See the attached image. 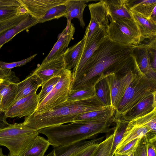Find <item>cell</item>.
I'll return each instance as SVG.
<instances>
[{
  "label": "cell",
  "mask_w": 156,
  "mask_h": 156,
  "mask_svg": "<svg viewBox=\"0 0 156 156\" xmlns=\"http://www.w3.org/2000/svg\"><path fill=\"white\" fill-rule=\"evenodd\" d=\"M135 45L121 44L107 37L73 80L70 92L94 86L102 74L114 73L120 77L134 70Z\"/></svg>",
  "instance_id": "1"
},
{
  "label": "cell",
  "mask_w": 156,
  "mask_h": 156,
  "mask_svg": "<svg viewBox=\"0 0 156 156\" xmlns=\"http://www.w3.org/2000/svg\"><path fill=\"white\" fill-rule=\"evenodd\" d=\"M96 96L83 100L68 101L41 113L34 112L25 117L24 125L38 130L44 128L73 122L78 115L83 113L105 109Z\"/></svg>",
  "instance_id": "2"
},
{
  "label": "cell",
  "mask_w": 156,
  "mask_h": 156,
  "mask_svg": "<svg viewBox=\"0 0 156 156\" xmlns=\"http://www.w3.org/2000/svg\"><path fill=\"white\" fill-rule=\"evenodd\" d=\"M113 119L93 121H76L66 125L44 128L37 130L47 137L54 148L76 142L93 139L99 134H108L114 131L115 126Z\"/></svg>",
  "instance_id": "3"
},
{
  "label": "cell",
  "mask_w": 156,
  "mask_h": 156,
  "mask_svg": "<svg viewBox=\"0 0 156 156\" xmlns=\"http://www.w3.org/2000/svg\"><path fill=\"white\" fill-rule=\"evenodd\" d=\"M134 69L136 77L127 89L123 97L115 112V122L146 97L156 91V81L149 78L140 71L136 62Z\"/></svg>",
  "instance_id": "4"
},
{
  "label": "cell",
  "mask_w": 156,
  "mask_h": 156,
  "mask_svg": "<svg viewBox=\"0 0 156 156\" xmlns=\"http://www.w3.org/2000/svg\"><path fill=\"white\" fill-rule=\"evenodd\" d=\"M39 133L23 123L10 124L0 129V145L7 147L10 156H19Z\"/></svg>",
  "instance_id": "5"
},
{
  "label": "cell",
  "mask_w": 156,
  "mask_h": 156,
  "mask_svg": "<svg viewBox=\"0 0 156 156\" xmlns=\"http://www.w3.org/2000/svg\"><path fill=\"white\" fill-rule=\"evenodd\" d=\"M106 29L108 37L113 41L125 45H136L141 42L140 35L133 19H109Z\"/></svg>",
  "instance_id": "6"
},
{
  "label": "cell",
  "mask_w": 156,
  "mask_h": 156,
  "mask_svg": "<svg viewBox=\"0 0 156 156\" xmlns=\"http://www.w3.org/2000/svg\"><path fill=\"white\" fill-rule=\"evenodd\" d=\"M72 71L64 69L52 90L39 103L36 113H41L51 109L67 101L73 81Z\"/></svg>",
  "instance_id": "7"
},
{
  "label": "cell",
  "mask_w": 156,
  "mask_h": 156,
  "mask_svg": "<svg viewBox=\"0 0 156 156\" xmlns=\"http://www.w3.org/2000/svg\"><path fill=\"white\" fill-rule=\"evenodd\" d=\"M106 74L110 91L111 107L115 112L126 90L136 77V73L134 69L120 77H118L114 73Z\"/></svg>",
  "instance_id": "8"
},
{
  "label": "cell",
  "mask_w": 156,
  "mask_h": 156,
  "mask_svg": "<svg viewBox=\"0 0 156 156\" xmlns=\"http://www.w3.org/2000/svg\"><path fill=\"white\" fill-rule=\"evenodd\" d=\"M106 29L99 28L88 38L84 35L85 39L82 53L77 66L72 71L73 80L78 76L86 62L107 37Z\"/></svg>",
  "instance_id": "9"
},
{
  "label": "cell",
  "mask_w": 156,
  "mask_h": 156,
  "mask_svg": "<svg viewBox=\"0 0 156 156\" xmlns=\"http://www.w3.org/2000/svg\"><path fill=\"white\" fill-rule=\"evenodd\" d=\"M88 7L90 19L86 28L84 35L86 38L89 37L100 28L106 27L107 28L109 24L108 12L105 0L90 4Z\"/></svg>",
  "instance_id": "10"
},
{
  "label": "cell",
  "mask_w": 156,
  "mask_h": 156,
  "mask_svg": "<svg viewBox=\"0 0 156 156\" xmlns=\"http://www.w3.org/2000/svg\"><path fill=\"white\" fill-rule=\"evenodd\" d=\"M39 104L37 93L28 95L15 101L4 112L5 117H27L37 109Z\"/></svg>",
  "instance_id": "11"
},
{
  "label": "cell",
  "mask_w": 156,
  "mask_h": 156,
  "mask_svg": "<svg viewBox=\"0 0 156 156\" xmlns=\"http://www.w3.org/2000/svg\"><path fill=\"white\" fill-rule=\"evenodd\" d=\"M21 6L27 12L38 20L51 8L65 4L68 0H18Z\"/></svg>",
  "instance_id": "12"
},
{
  "label": "cell",
  "mask_w": 156,
  "mask_h": 156,
  "mask_svg": "<svg viewBox=\"0 0 156 156\" xmlns=\"http://www.w3.org/2000/svg\"><path fill=\"white\" fill-rule=\"evenodd\" d=\"M133 55L140 72L156 81V71L151 66L150 52L146 44L140 43L136 45Z\"/></svg>",
  "instance_id": "13"
},
{
  "label": "cell",
  "mask_w": 156,
  "mask_h": 156,
  "mask_svg": "<svg viewBox=\"0 0 156 156\" xmlns=\"http://www.w3.org/2000/svg\"><path fill=\"white\" fill-rule=\"evenodd\" d=\"M65 69L63 55L57 58L42 62L31 73L37 76L43 83L52 77L59 75Z\"/></svg>",
  "instance_id": "14"
},
{
  "label": "cell",
  "mask_w": 156,
  "mask_h": 156,
  "mask_svg": "<svg viewBox=\"0 0 156 156\" xmlns=\"http://www.w3.org/2000/svg\"><path fill=\"white\" fill-rule=\"evenodd\" d=\"M75 28L71 23L67 22L65 28L59 34L58 40L42 62H45L62 55L73 39Z\"/></svg>",
  "instance_id": "15"
},
{
  "label": "cell",
  "mask_w": 156,
  "mask_h": 156,
  "mask_svg": "<svg viewBox=\"0 0 156 156\" xmlns=\"http://www.w3.org/2000/svg\"><path fill=\"white\" fill-rule=\"evenodd\" d=\"M156 91L139 102L119 120L129 122L156 109Z\"/></svg>",
  "instance_id": "16"
},
{
  "label": "cell",
  "mask_w": 156,
  "mask_h": 156,
  "mask_svg": "<svg viewBox=\"0 0 156 156\" xmlns=\"http://www.w3.org/2000/svg\"><path fill=\"white\" fill-rule=\"evenodd\" d=\"M129 11L140 33V43L145 40L156 38V23L134 11L131 10Z\"/></svg>",
  "instance_id": "17"
},
{
  "label": "cell",
  "mask_w": 156,
  "mask_h": 156,
  "mask_svg": "<svg viewBox=\"0 0 156 156\" xmlns=\"http://www.w3.org/2000/svg\"><path fill=\"white\" fill-rule=\"evenodd\" d=\"M145 135L147 141L156 140V135L151 133L148 128L133 125L128 123L123 137L116 150L121 149L133 140L140 138Z\"/></svg>",
  "instance_id": "18"
},
{
  "label": "cell",
  "mask_w": 156,
  "mask_h": 156,
  "mask_svg": "<svg viewBox=\"0 0 156 156\" xmlns=\"http://www.w3.org/2000/svg\"><path fill=\"white\" fill-rule=\"evenodd\" d=\"M42 83V80L37 76L30 73L24 80L17 83L15 102L28 95L36 93Z\"/></svg>",
  "instance_id": "19"
},
{
  "label": "cell",
  "mask_w": 156,
  "mask_h": 156,
  "mask_svg": "<svg viewBox=\"0 0 156 156\" xmlns=\"http://www.w3.org/2000/svg\"><path fill=\"white\" fill-rule=\"evenodd\" d=\"M39 23V20L28 13L20 23L7 30L0 36V49L5 44L9 41L19 33L29 30Z\"/></svg>",
  "instance_id": "20"
},
{
  "label": "cell",
  "mask_w": 156,
  "mask_h": 156,
  "mask_svg": "<svg viewBox=\"0 0 156 156\" xmlns=\"http://www.w3.org/2000/svg\"><path fill=\"white\" fill-rule=\"evenodd\" d=\"M17 82L13 80H5L0 85L1 107L3 113L15 102L17 91Z\"/></svg>",
  "instance_id": "21"
},
{
  "label": "cell",
  "mask_w": 156,
  "mask_h": 156,
  "mask_svg": "<svg viewBox=\"0 0 156 156\" xmlns=\"http://www.w3.org/2000/svg\"><path fill=\"white\" fill-rule=\"evenodd\" d=\"M104 138L101 136L89 140H84L66 145L54 148L55 156H73L89 146L99 141Z\"/></svg>",
  "instance_id": "22"
},
{
  "label": "cell",
  "mask_w": 156,
  "mask_h": 156,
  "mask_svg": "<svg viewBox=\"0 0 156 156\" xmlns=\"http://www.w3.org/2000/svg\"><path fill=\"white\" fill-rule=\"evenodd\" d=\"M90 0H68L65 4L67 15L66 18L67 22L71 23L74 18L78 19L80 26L83 28L85 23L83 18V12L87 6L86 4Z\"/></svg>",
  "instance_id": "23"
},
{
  "label": "cell",
  "mask_w": 156,
  "mask_h": 156,
  "mask_svg": "<svg viewBox=\"0 0 156 156\" xmlns=\"http://www.w3.org/2000/svg\"><path fill=\"white\" fill-rule=\"evenodd\" d=\"M85 37L73 46L67 48L63 54L65 69H74L77 66L82 53L85 43Z\"/></svg>",
  "instance_id": "24"
},
{
  "label": "cell",
  "mask_w": 156,
  "mask_h": 156,
  "mask_svg": "<svg viewBox=\"0 0 156 156\" xmlns=\"http://www.w3.org/2000/svg\"><path fill=\"white\" fill-rule=\"evenodd\" d=\"M108 10L109 19L115 18L133 19L127 0H105Z\"/></svg>",
  "instance_id": "25"
},
{
  "label": "cell",
  "mask_w": 156,
  "mask_h": 156,
  "mask_svg": "<svg viewBox=\"0 0 156 156\" xmlns=\"http://www.w3.org/2000/svg\"><path fill=\"white\" fill-rule=\"evenodd\" d=\"M95 95L99 101L105 106L111 107L110 87L107 74L101 75L94 85Z\"/></svg>",
  "instance_id": "26"
},
{
  "label": "cell",
  "mask_w": 156,
  "mask_h": 156,
  "mask_svg": "<svg viewBox=\"0 0 156 156\" xmlns=\"http://www.w3.org/2000/svg\"><path fill=\"white\" fill-rule=\"evenodd\" d=\"M50 145L48 139L38 135L19 156H44Z\"/></svg>",
  "instance_id": "27"
},
{
  "label": "cell",
  "mask_w": 156,
  "mask_h": 156,
  "mask_svg": "<svg viewBox=\"0 0 156 156\" xmlns=\"http://www.w3.org/2000/svg\"><path fill=\"white\" fill-rule=\"evenodd\" d=\"M115 112V111L112 107H108L104 109L91 111L79 115L73 119V122L106 120L113 118Z\"/></svg>",
  "instance_id": "28"
},
{
  "label": "cell",
  "mask_w": 156,
  "mask_h": 156,
  "mask_svg": "<svg viewBox=\"0 0 156 156\" xmlns=\"http://www.w3.org/2000/svg\"><path fill=\"white\" fill-rule=\"evenodd\" d=\"M129 10L150 19L154 9L156 7V0H127Z\"/></svg>",
  "instance_id": "29"
},
{
  "label": "cell",
  "mask_w": 156,
  "mask_h": 156,
  "mask_svg": "<svg viewBox=\"0 0 156 156\" xmlns=\"http://www.w3.org/2000/svg\"><path fill=\"white\" fill-rule=\"evenodd\" d=\"M129 123L133 125L146 127L150 130L151 133L156 135V109L136 118Z\"/></svg>",
  "instance_id": "30"
},
{
  "label": "cell",
  "mask_w": 156,
  "mask_h": 156,
  "mask_svg": "<svg viewBox=\"0 0 156 156\" xmlns=\"http://www.w3.org/2000/svg\"><path fill=\"white\" fill-rule=\"evenodd\" d=\"M129 122L123 120L117 121L114 131L115 134L112 149L109 156H113L116 148L120 142Z\"/></svg>",
  "instance_id": "31"
},
{
  "label": "cell",
  "mask_w": 156,
  "mask_h": 156,
  "mask_svg": "<svg viewBox=\"0 0 156 156\" xmlns=\"http://www.w3.org/2000/svg\"><path fill=\"white\" fill-rule=\"evenodd\" d=\"M27 13L21 6L0 5V22Z\"/></svg>",
  "instance_id": "32"
},
{
  "label": "cell",
  "mask_w": 156,
  "mask_h": 156,
  "mask_svg": "<svg viewBox=\"0 0 156 156\" xmlns=\"http://www.w3.org/2000/svg\"><path fill=\"white\" fill-rule=\"evenodd\" d=\"M66 15L65 4L58 5L50 9L42 18L39 20V23L58 19L62 17H66Z\"/></svg>",
  "instance_id": "33"
},
{
  "label": "cell",
  "mask_w": 156,
  "mask_h": 156,
  "mask_svg": "<svg viewBox=\"0 0 156 156\" xmlns=\"http://www.w3.org/2000/svg\"><path fill=\"white\" fill-rule=\"evenodd\" d=\"M96 96L94 86L79 89L70 92L67 101L85 99Z\"/></svg>",
  "instance_id": "34"
},
{
  "label": "cell",
  "mask_w": 156,
  "mask_h": 156,
  "mask_svg": "<svg viewBox=\"0 0 156 156\" xmlns=\"http://www.w3.org/2000/svg\"><path fill=\"white\" fill-rule=\"evenodd\" d=\"M114 132L106 137L99 143L98 146L91 156H109L112 149Z\"/></svg>",
  "instance_id": "35"
},
{
  "label": "cell",
  "mask_w": 156,
  "mask_h": 156,
  "mask_svg": "<svg viewBox=\"0 0 156 156\" xmlns=\"http://www.w3.org/2000/svg\"><path fill=\"white\" fill-rule=\"evenodd\" d=\"M61 73L59 75L54 76L43 83L41 86V90L39 94H38L39 103L54 88L59 80Z\"/></svg>",
  "instance_id": "36"
},
{
  "label": "cell",
  "mask_w": 156,
  "mask_h": 156,
  "mask_svg": "<svg viewBox=\"0 0 156 156\" xmlns=\"http://www.w3.org/2000/svg\"><path fill=\"white\" fill-rule=\"evenodd\" d=\"M27 13H21L18 16L0 22V36L7 30L20 23L26 17Z\"/></svg>",
  "instance_id": "37"
},
{
  "label": "cell",
  "mask_w": 156,
  "mask_h": 156,
  "mask_svg": "<svg viewBox=\"0 0 156 156\" xmlns=\"http://www.w3.org/2000/svg\"><path fill=\"white\" fill-rule=\"evenodd\" d=\"M147 143L145 135L140 138L129 156H147Z\"/></svg>",
  "instance_id": "38"
},
{
  "label": "cell",
  "mask_w": 156,
  "mask_h": 156,
  "mask_svg": "<svg viewBox=\"0 0 156 156\" xmlns=\"http://www.w3.org/2000/svg\"><path fill=\"white\" fill-rule=\"evenodd\" d=\"M37 55V54H35L25 59L14 62H6L0 61V68L4 70H8L23 66L31 61Z\"/></svg>",
  "instance_id": "39"
},
{
  "label": "cell",
  "mask_w": 156,
  "mask_h": 156,
  "mask_svg": "<svg viewBox=\"0 0 156 156\" xmlns=\"http://www.w3.org/2000/svg\"><path fill=\"white\" fill-rule=\"evenodd\" d=\"M140 138L133 140L121 149L116 150L115 156L129 155L134 149Z\"/></svg>",
  "instance_id": "40"
},
{
  "label": "cell",
  "mask_w": 156,
  "mask_h": 156,
  "mask_svg": "<svg viewBox=\"0 0 156 156\" xmlns=\"http://www.w3.org/2000/svg\"><path fill=\"white\" fill-rule=\"evenodd\" d=\"M101 142L99 141L93 144L73 156H91Z\"/></svg>",
  "instance_id": "41"
},
{
  "label": "cell",
  "mask_w": 156,
  "mask_h": 156,
  "mask_svg": "<svg viewBox=\"0 0 156 156\" xmlns=\"http://www.w3.org/2000/svg\"><path fill=\"white\" fill-rule=\"evenodd\" d=\"M0 78L3 80H9L16 81H19V79L11 69L4 70L1 68H0Z\"/></svg>",
  "instance_id": "42"
},
{
  "label": "cell",
  "mask_w": 156,
  "mask_h": 156,
  "mask_svg": "<svg viewBox=\"0 0 156 156\" xmlns=\"http://www.w3.org/2000/svg\"><path fill=\"white\" fill-rule=\"evenodd\" d=\"M156 141H147V156H156Z\"/></svg>",
  "instance_id": "43"
},
{
  "label": "cell",
  "mask_w": 156,
  "mask_h": 156,
  "mask_svg": "<svg viewBox=\"0 0 156 156\" xmlns=\"http://www.w3.org/2000/svg\"><path fill=\"white\" fill-rule=\"evenodd\" d=\"M0 5L21 6L18 0H0Z\"/></svg>",
  "instance_id": "44"
},
{
  "label": "cell",
  "mask_w": 156,
  "mask_h": 156,
  "mask_svg": "<svg viewBox=\"0 0 156 156\" xmlns=\"http://www.w3.org/2000/svg\"><path fill=\"white\" fill-rule=\"evenodd\" d=\"M150 51L151 59V66L152 69L156 71V49H149Z\"/></svg>",
  "instance_id": "45"
},
{
  "label": "cell",
  "mask_w": 156,
  "mask_h": 156,
  "mask_svg": "<svg viewBox=\"0 0 156 156\" xmlns=\"http://www.w3.org/2000/svg\"><path fill=\"white\" fill-rule=\"evenodd\" d=\"M6 118L3 113L0 114V129L2 128L8 126L9 124L6 120Z\"/></svg>",
  "instance_id": "46"
},
{
  "label": "cell",
  "mask_w": 156,
  "mask_h": 156,
  "mask_svg": "<svg viewBox=\"0 0 156 156\" xmlns=\"http://www.w3.org/2000/svg\"><path fill=\"white\" fill-rule=\"evenodd\" d=\"M44 156H55L54 150L53 149L51 152Z\"/></svg>",
  "instance_id": "47"
},
{
  "label": "cell",
  "mask_w": 156,
  "mask_h": 156,
  "mask_svg": "<svg viewBox=\"0 0 156 156\" xmlns=\"http://www.w3.org/2000/svg\"><path fill=\"white\" fill-rule=\"evenodd\" d=\"M1 101H2V97L0 95V114L2 113L3 112H2L1 107Z\"/></svg>",
  "instance_id": "48"
},
{
  "label": "cell",
  "mask_w": 156,
  "mask_h": 156,
  "mask_svg": "<svg viewBox=\"0 0 156 156\" xmlns=\"http://www.w3.org/2000/svg\"><path fill=\"white\" fill-rule=\"evenodd\" d=\"M4 80L0 78V85L3 82Z\"/></svg>",
  "instance_id": "49"
},
{
  "label": "cell",
  "mask_w": 156,
  "mask_h": 156,
  "mask_svg": "<svg viewBox=\"0 0 156 156\" xmlns=\"http://www.w3.org/2000/svg\"><path fill=\"white\" fill-rule=\"evenodd\" d=\"M117 156H129V155H119Z\"/></svg>",
  "instance_id": "50"
},
{
  "label": "cell",
  "mask_w": 156,
  "mask_h": 156,
  "mask_svg": "<svg viewBox=\"0 0 156 156\" xmlns=\"http://www.w3.org/2000/svg\"><path fill=\"white\" fill-rule=\"evenodd\" d=\"M8 156H10V154H9Z\"/></svg>",
  "instance_id": "51"
}]
</instances>
